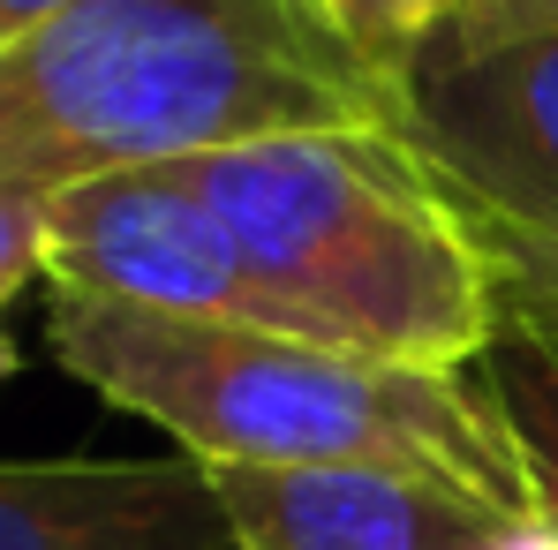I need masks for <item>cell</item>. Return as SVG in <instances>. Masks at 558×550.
<instances>
[{
	"mask_svg": "<svg viewBox=\"0 0 558 550\" xmlns=\"http://www.w3.org/2000/svg\"><path fill=\"white\" fill-rule=\"evenodd\" d=\"M317 8L332 15V30L371 61L385 84H392V76L430 46V30L453 15V0H317Z\"/></svg>",
	"mask_w": 558,
	"mask_h": 550,
	"instance_id": "cell-9",
	"label": "cell"
},
{
	"mask_svg": "<svg viewBox=\"0 0 558 550\" xmlns=\"http://www.w3.org/2000/svg\"><path fill=\"white\" fill-rule=\"evenodd\" d=\"M0 550H242L211 467L0 460Z\"/></svg>",
	"mask_w": 558,
	"mask_h": 550,
	"instance_id": "cell-7",
	"label": "cell"
},
{
	"mask_svg": "<svg viewBox=\"0 0 558 550\" xmlns=\"http://www.w3.org/2000/svg\"><path fill=\"white\" fill-rule=\"evenodd\" d=\"M385 121L475 242L498 332L558 340V38L423 46L392 76Z\"/></svg>",
	"mask_w": 558,
	"mask_h": 550,
	"instance_id": "cell-4",
	"label": "cell"
},
{
	"mask_svg": "<svg viewBox=\"0 0 558 550\" xmlns=\"http://www.w3.org/2000/svg\"><path fill=\"white\" fill-rule=\"evenodd\" d=\"M46 340L69 377L167 430L196 467H408L506 513H536L521 445L475 369H400L265 325L69 294H53Z\"/></svg>",
	"mask_w": 558,
	"mask_h": 550,
	"instance_id": "cell-2",
	"label": "cell"
},
{
	"mask_svg": "<svg viewBox=\"0 0 558 550\" xmlns=\"http://www.w3.org/2000/svg\"><path fill=\"white\" fill-rule=\"evenodd\" d=\"M513 38H558V0H453V15L430 30L446 53H483Z\"/></svg>",
	"mask_w": 558,
	"mask_h": 550,
	"instance_id": "cell-10",
	"label": "cell"
},
{
	"mask_svg": "<svg viewBox=\"0 0 558 550\" xmlns=\"http://www.w3.org/2000/svg\"><path fill=\"white\" fill-rule=\"evenodd\" d=\"M385 106L392 84L317 0H84L0 53V188L46 204Z\"/></svg>",
	"mask_w": 558,
	"mask_h": 550,
	"instance_id": "cell-1",
	"label": "cell"
},
{
	"mask_svg": "<svg viewBox=\"0 0 558 550\" xmlns=\"http://www.w3.org/2000/svg\"><path fill=\"white\" fill-rule=\"evenodd\" d=\"M46 286L69 302L279 332L265 286L227 242L219 211L196 196L189 167L98 174L46 196Z\"/></svg>",
	"mask_w": 558,
	"mask_h": 550,
	"instance_id": "cell-5",
	"label": "cell"
},
{
	"mask_svg": "<svg viewBox=\"0 0 558 550\" xmlns=\"http://www.w3.org/2000/svg\"><path fill=\"white\" fill-rule=\"evenodd\" d=\"M475 377L490 384L521 467H529V498H536V521L558 536V340L536 332H498L490 355L475 363Z\"/></svg>",
	"mask_w": 558,
	"mask_h": 550,
	"instance_id": "cell-8",
	"label": "cell"
},
{
	"mask_svg": "<svg viewBox=\"0 0 558 550\" xmlns=\"http://www.w3.org/2000/svg\"><path fill=\"white\" fill-rule=\"evenodd\" d=\"M31 279H46V204L0 188V317Z\"/></svg>",
	"mask_w": 558,
	"mask_h": 550,
	"instance_id": "cell-11",
	"label": "cell"
},
{
	"mask_svg": "<svg viewBox=\"0 0 558 550\" xmlns=\"http://www.w3.org/2000/svg\"><path fill=\"white\" fill-rule=\"evenodd\" d=\"M490 550H558V536L536 521V513H521V521H506V528L490 536Z\"/></svg>",
	"mask_w": 558,
	"mask_h": 550,
	"instance_id": "cell-13",
	"label": "cell"
},
{
	"mask_svg": "<svg viewBox=\"0 0 558 550\" xmlns=\"http://www.w3.org/2000/svg\"><path fill=\"white\" fill-rule=\"evenodd\" d=\"M15 363H23V355H15V332H8V317H0V377H8Z\"/></svg>",
	"mask_w": 558,
	"mask_h": 550,
	"instance_id": "cell-14",
	"label": "cell"
},
{
	"mask_svg": "<svg viewBox=\"0 0 558 550\" xmlns=\"http://www.w3.org/2000/svg\"><path fill=\"white\" fill-rule=\"evenodd\" d=\"M242 550H490L521 513L408 467H211Z\"/></svg>",
	"mask_w": 558,
	"mask_h": 550,
	"instance_id": "cell-6",
	"label": "cell"
},
{
	"mask_svg": "<svg viewBox=\"0 0 558 550\" xmlns=\"http://www.w3.org/2000/svg\"><path fill=\"white\" fill-rule=\"evenodd\" d=\"M182 167L279 332L446 377L490 355L498 302L483 257L392 121L287 129Z\"/></svg>",
	"mask_w": 558,
	"mask_h": 550,
	"instance_id": "cell-3",
	"label": "cell"
},
{
	"mask_svg": "<svg viewBox=\"0 0 558 550\" xmlns=\"http://www.w3.org/2000/svg\"><path fill=\"white\" fill-rule=\"evenodd\" d=\"M69 8H84V0H0V53H8L15 38L46 30L53 15H69Z\"/></svg>",
	"mask_w": 558,
	"mask_h": 550,
	"instance_id": "cell-12",
	"label": "cell"
}]
</instances>
